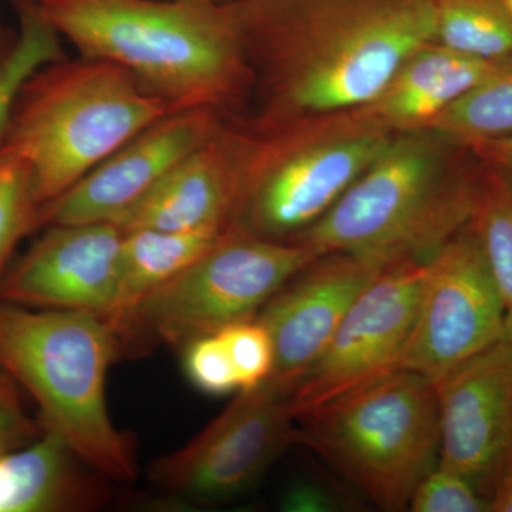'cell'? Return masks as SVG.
Listing matches in <instances>:
<instances>
[{
	"label": "cell",
	"mask_w": 512,
	"mask_h": 512,
	"mask_svg": "<svg viewBox=\"0 0 512 512\" xmlns=\"http://www.w3.org/2000/svg\"><path fill=\"white\" fill-rule=\"evenodd\" d=\"M254 87L255 128L353 109L436 39L434 0H222Z\"/></svg>",
	"instance_id": "obj_1"
},
{
	"label": "cell",
	"mask_w": 512,
	"mask_h": 512,
	"mask_svg": "<svg viewBox=\"0 0 512 512\" xmlns=\"http://www.w3.org/2000/svg\"><path fill=\"white\" fill-rule=\"evenodd\" d=\"M80 56L117 64L177 110L238 116L254 77L222 0H29Z\"/></svg>",
	"instance_id": "obj_2"
},
{
	"label": "cell",
	"mask_w": 512,
	"mask_h": 512,
	"mask_svg": "<svg viewBox=\"0 0 512 512\" xmlns=\"http://www.w3.org/2000/svg\"><path fill=\"white\" fill-rule=\"evenodd\" d=\"M484 161L436 130L397 134L311 228L291 241L380 269L427 262L476 211Z\"/></svg>",
	"instance_id": "obj_3"
},
{
	"label": "cell",
	"mask_w": 512,
	"mask_h": 512,
	"mask_svg": "<svg viewBox=\"0 0 512 512\" xmlns=\"http://www.w3.org/2000/svg\"><path fill=\"white\" fill-rule=\"evenodd\" d=\"M121 355L119 335L103 316L0 303V367L35 399L43 429L126 484L137 477L136 450L114 426L106 400L107 373Z\"/></svg>",
	"instance_id": "obj_4"
},
{
	"label": "cell",
	"mask_w": 512,
	"mask_h": 512,
	"mask_svg": "<svg viewBox=\"0 0 512 512\" xmlns=\"http://www.w3.org/2000/svg\"><path fill=\"white\" fill-rule=\"evenodd\" d=\"M173 111L117 64L64 57L23 84L3 141L28 163L43 207Z\"/></svg>",
	"instance_id": "obj_5"
},
{
	"label": "cell",
	"mask_w": 512,
	"mask_h": 512,
	"mask_svg": "<svg viewBox=\"0 0 512 512\" xmlns=\"http://www.w3.org/2000/svg\"><path fill=\"white\" fill-rule=\"evenodd\" d=\"M296 443L315 451L384 511L409 510L440 457L439 404L426 377L397 370L296 419Z\"/></svg>",
	"instance_id": "obj_6"
},
{
	"label": "cell",
	"mask_w": 512,
	"mask_h": 512,
	"mask_svg": "<svg viewBox=\"0 0 512 512\" xmlns=\"http://www.w3.org/2000/svg\"><path fill=\"white\" fill-rule=\"evenodd\" d=\"M245 123L251 143L235 222L279 241L318 222L394 137L357 107L271 128Z\"/></svg>",
	"instance_id": "obj_7"
},
{
	"label": "cell",
	"mask_w": 512,
	"mask_h": 512,
	"mask_svg": "<svg viewBox=\"0 0 512 512\" xmlns=\"http://www.w3.org/2000/svg\"><path fill=\"white\" fill-rule=\"evenodd\" d=\"M318 256L302 242L261 237L234 222L200 259L111 325L123 352L158 343L185 348L232 323L256 318Z\"/></svg>",
	"instance_id": "obj_8"
},
{
	"label": "cell",
	"mask_w": 512,
	"mask_h": 512,
	"mask_svg": "<svg viewBox=\"0 0 512 512\" xmlns=\"http://www.w3.org/2000/svg\"><path fill=\"white\" fill-rule=\"evenodd\" d=\"M289 397L268 379L239 393L194 439L151 464V483L178 503H225L248 493L296 443Z\"/></svg>",
	"instance_id": "obj_9"
},
{
	"label": "cell",
	"mask_w": 512,
	"mask_h": 512,
	"mask_svg": "<svg viewBox=\"0 0 512 512\" xmlns=\"http://www.w3.org/2000/svg\"><path fill=\"white\" fill-rule=\"evenodd\" d=\"M505 332L503 298L468 222L429 261L400 370L436 382L503 339Z\"/></svg>",
	"instance_id": "obj_10"
},
{
	"label": "cell",
	"mask_w": 512,
	"mask_h": 512,
	"mask_svg": "<svg viewBox=\"0 0 512 512\" xmlns=\"http://www.w3.org/2000/svg\"><path fill=\"white\" fill-rule=\"evenodd\" d=\"M427 271L429 261L394 265L367 286L289 397L295 420L400 370Z\"/></svg>",
	"instance_id": "obj_11"
},
{
	"label": "cell",
	"mask_w": 512,
	"mask_h": 512,
	"mask_svg": "<svg viewBox=\"0 0 512 512\" xmlns=\"http://www.w3.org/2000/svg\"><path fill=\"white\" fill-rule=\"evenodd\" d=\"M439 463L467 478L490 504L512 461V340L504 338L433 382Z\"/></svg>",
	"instance_id": "obj_12"
},
{
	"label": "cell",
	"mask_w": 512,
	"mask_h": 512,
	"mask_svg": "<svg viewBox=\"0 0 512 512\" xmlns=\"http://www.w3.org/2000/svg\"><path fill=\"white\" fill-rule=\"evenodd\" d=\"M227 114L205 107L173 111L141 130L55 201L39 227L116 222L221 127Z\"/></svg>",
	"instance_id": "obj_13"
},
{
	"label": "cell",
	"mask_w": 512,
	"mask_h": 512,
	"mask_svg": "<svg viewBox=\"0 0 512 512\" xmlns=\"http://www.w3.org/2000/svg\"><path fill=\"white\" fill-rule=\"evenodd\" d=\"M46 228L0 279V301L110 318L119 295L123 231L113 222Z\"/></svg>",
	"instance_id": "obj_14"
},
{
	"label": "cell",
	"mask_w": 512,
	"mask_h": 512,
	"mask_svg": "<svg viewBox=\"0 0 512 512\" xmlns=\"http://www.w3.org/2000/svg\"><path fill=\"white\" fill-rule=\"evenodd\" d=\"M382 271L360 256L330 252L289 279L256 315L274 345V369L268 380L292 394L325 352L353 303Z\"/></svg>",
	"instance_id": "obj_15"
},
{
	"label": "cell",
	"mask_w": 512,
	"mask_h": 512,
	"mask_svg": "<svg viewBox=\"0 0 512 512\" xmlns=\"http://www.w3.org/2000/svg\"><path fill=\"white\" fill-rule=\"evenodd\" d=\"M249 143L251 131L245 120L227 117L113 224L123 232L225 231L237 221L241 207Z\"/></svg>",
	"instance_id": "obj_16"
},
{
	"label": "cell",
	"mask_w": 512,
	"mask_h": 512,
	"mask_svg": "<svg viewBox=\"0 0 512 512\" xmlns=\"http://www.w3.org/2000/svg\"><path fill=\"white\" fill-rule=\"evenodd\" d=\"M493 62L434 40L407 56L379 93L357 110L392 136L429 130L483 79Z\"/></svg>",
	"instance_id": "obj_17"
},
{
	"label": "cell",
	"mask_w": 512,
	"mask_h": 512,
	"mask_svg": "<svg viewBox=\"0 0 512 512\" xmlns=\"http://www.w3.org/2000/svg\"><path fill=\"white\" fill-rule=\"evenodd\" d=\"M113 481L52 431L0 456V512H89L109 503Z\"/></svg>",
	"instance_id": "obj_18"
},
{
	"label": "cell",
	"mask_w": 512,
	"mask_h": 512,
	"mask_svg": "<svg viewBox=\"0 0 512 512\" xmlns=\"http://www.w3.org/2000/svg\"><path fill=\"white\" fill-rule=\"evenodd\" d=\"M224 231L173 232L133 229L123 232L119 295L110 323L123 318L148 293L200 259Z\"/></svg>",
	"instance_id": "obj_19"
},
{
	"label": "cell",
	"mask_w": 512,
	"mask_h": 512,
	"mask_svg": "<svg viewBox=\"0 0 512 512\" xmlns=\"http://www.w3.org/2000/svg\"><path fill=\"white\" fill-rule=\"evenodd\" d=\"M431 130L464 147L512 136V50L434 121Z\"/></svg>",
	"instance_id": "obj_20"
},
{
	"label": "cell",
	"mask_w": 512,
	"mask_h": 512,
	"mask_svg": "<svg viewBox=\"0 0 512 512\" xmlns=\"http://www.w3.org/2000/svg\"><path fill=\"white\" fill-rule=\"evenodd\" d=\"M19 30L0 23V143L5 138L20 90L37 70L62 60V37L40 18L29 0H15Z\"/></svg>",
	"instance_id": "obj_21"
},
{
	"label": "cell",
	"mask_w": 512,
	"mask_h": 512,
	"mask_svg": "<svg viewBox=\"0 0 512 512\" xmlns=\"http://www.w3.org/2000/svg\"><path fill=\"white\" fill-rule=\"evenodd\" d=\"M436 39L448 47L500 59L512 50V16L505 0H434Z\"/></svg>",
	"instance_id": "obj_22"
},
{
	"label": "cell",
	"mask_w": 512,
	"mask_h": 512,
	"mask_svg": "<svg viewBox=\"0 0 512 512\" xmlns=\"http://www.w3.org/2000/svg\"><path fill=\"white\" fill-rule=\"evenodd\" d=\"M483 161V185L470 222L503 298L508 325L512 323V174Z\"/></svg>",
	"instance_id": "obj_23"
},
{
	"label": "cell",
	"mask_w": 512,
	"mask_h": 512,
	"mask_svg": "<svg viewBox=\"0 0 512 512\" xmlns=\"http://www.w3.org/2000/svg\"><path fill=\"white\" fill-rule=\"evenodd\" d=\"M39 198L28 163L0 143V279L20 239L39 229Z\"/></svg>",
	"instance_id": "obj_24"
},
{
	"label": "cell",
	"mask_w": 512,
	"mask_h": 512,
	"mask_svg": "<svg viewBox=\"0 0 512 512\" xmlns=\"http://www.w3.org/2000/svg\"><path fill=\"white\" fill-rule=\"evenodd\" d=\"M234 366L239 392L254 389L271 376L274 345L258 319L241 320L218 332Z\"/></svg>",
	"instance_id": "obj_25"
},
{
	"label": "cell",
	"mask_w": 512,
	"mask_h": 512,
	"mask_svg": "<svg viewBox=\"0 0 512 512\" xmlns=\"http://www.w3.org/2000/svg\"><path fill=\"white\" fill-rule=\"evenodd\" d=\"M413 512H485L488 500L471 481L443 464L431 468L410 500Z\"/></svg>",
	"instance_id": "obj_26"
},
{
	"label": "cell",
	"mask_w": 512,
	"mask_h": 512,
	"mask_svg": "<svg viewBox=\"0 0 512 512\" xmlns=\"http://www.w3.org/2000/svg\"><path fill=\"white\" fill-rule=\"evenodd\" d=\"M184 366L188 379L201 392L222 396L239 390L237 373L218 333L188 343Z\"/></svg>",
	"instance_id": "obj_27"
},
{
	"label": "cell",
	"mask_w": 512,
	"mask_h": 512,
	"mask_svg": "<svg viewBox=\"0 0 512 512\" xmlns=\"http://www.w3.org/2000/svg\"><path fill=\"white\" fill-rule=\"evenodd\" d=\"M43 431L42 423L30 419L23 410L15 382L0 387V456L28 446Z\"/></svg>",
	"instance_id": "obj_28"
},
{
	"label": "cell",
	"mask_w": 512,
	"mask_h": 512,
	"mask_svg": "<svg viewBox=\"0 0 512 512\" xmlns=\"http://www.w3.org/2000/svg\"><path fill=\"white\" fill-rule=\"evenodd\" d=\"M279 507L286 512H336L348 510L349 504L320 481L303 480L285 491Z\"/></svg>",
	"instance_id": "obj_29"
},
{
	"label": "cell",
	"mask_w": 512,
	"mask_h": 512,
	"mask_svg": "<svg viewBox=\"0 0 512 512\" xmlns=\"http://www.w3.org/2000/svg\"><path fill=\"white\" fill-rule=\"evenodd\" d=\"M468 148L488 163L498 165L512 174V136L495 138Z\"/></svg>",
	"instance_id": "obj_30"
},
{
	"label": "cell",
	"mask_w": 512,
	"mask_h": 512,
	"mask_svg": "<svg viewBox=\"0 0 512 512\" xmlns=\"http://www.w3.org/2000/svg\"><path fill=\"white\" fill-rule=\"evenodd\" d=\"M488 511L512 512V461L491 495Z\"/></svg>",
	"instance_id": "obj_31"
},
{
	"label": "cell",
	"mask_w": 512,
	"mask_h": 512,
	"mask_svg": "<svg viewBox=\"0 0 512 512\" xmlns=\"http://www.w3.org/2000/svg\"><path fill=\"white\" fill-rule=\"evenodd\" d=\"M13 382H15V380H13L12 377H10L8 373H6L5 370L0 367V387L6 386V384Z\"/></svg>",
	"instance_id": "obj_32"
},
{
	"label": "cell",
	"mask_w": 512,
	"mask_h": 512,
	"mask_svg": "<svg viewBox=\"0 0 512 512\" xmlns=\"http://www.w3.org/2000/svg\"><path fill=\"white\" fill-rule=\"evenodd\" d=\"M505 3H507L508 12H510V15L512 16V0H505Z\"/></svg>",
	"instance_id": "obj_33"
},
{
	"label": "cell",
	"mask_w": 512,
	"mask_h": 512,
	"mask_svg": "<svg viewBox=\"0 0 512 512\" xmlns=\"http://www.w3.org/2000/svg\"><path fill=\"white\" fill-rule=\"evenodd\" d=\"M507 333L510 335V338L512 340V323H508L507 325Z\"/></svg>",
	"instance_id": "obj_34"
}]
</instances>
